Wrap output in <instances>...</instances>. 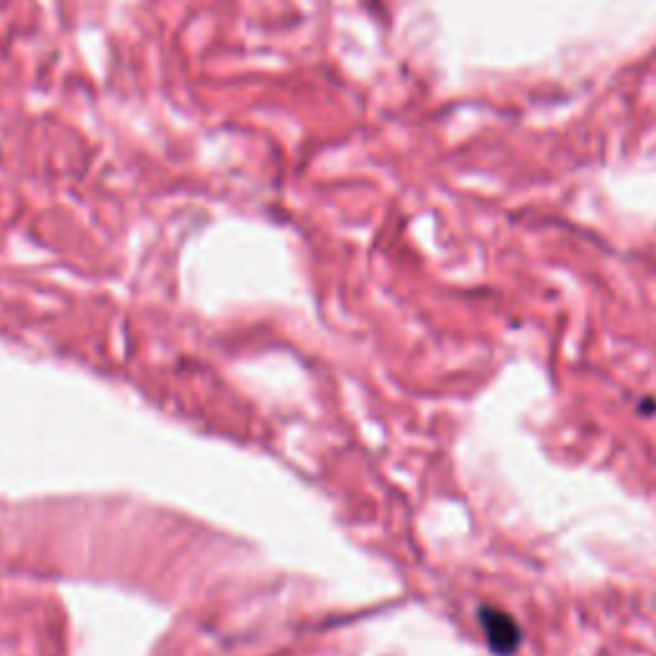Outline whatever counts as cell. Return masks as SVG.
I'll return each mask as SVG.
<instances>
[{"instance_id":"1","label":"cell","mask_w":656,"mask_h":656,"mask_svg":"<svg viewBox=\"0 0 656 656\" xmlns=\"http://www.w3.org/2000/svg\"><path fill=\"white\" fill-rule=\"evenodd\" d=\"M477 618H480V628L485 633V641L492 654H516L523 641V628L508 610L495 608V605H482Z\"/></svg>"}]
</instances>
